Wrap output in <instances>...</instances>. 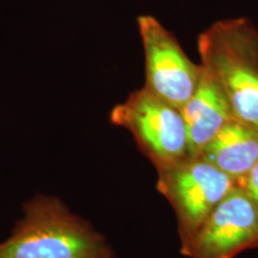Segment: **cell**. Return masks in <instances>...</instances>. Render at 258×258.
<instances>
[{
  "instance_id": "obj_2",
  "label": "cell",
  "mask_w": 258,
  "mask_h": 258,
  "mask_svg": "<svg viewBox=\"0 0 258 258\" xmlns=\"http://www.w3.org/2000/svg\"><path fill=\"white\" fill-rule=\"evenodd\" d=\"M198 50L234 118L258 127V28L245 17L219 19L199 35Z\"/></svg>"
},
{
  "instance_id": "obj_5",
  "label": "cell",
  "mask_w": 258,
  "mask_h": 258,
  "mask_svg": "<svg viewBox=\"0 0 258 258\" xmlns=\"http://www.w3.org/2000/svg\"><path fill=\"white\" fill-rule=\"evenodd\" d=\"M137 24L145 56L144 88L182 110L198 88L201 66L154 16H139Z\"/></svg>"
},
{
  "instance_id": "obj_4",
  "label": "cell",
  "mask_w": 258,
  "mask_h": 258,
  "mask_svg": "<svg viewBox=\"0 0 258 258\" xmlns=\"http://www.w3.org/2000/svg\"><path fill=\"white\" fill-rule=\"evenodd\" d=\"M157 189L175 209L180 251L237 183L202 157H186L157 171Z\"/></svg>"
},
{
  "instance_id": "obj_3",
  "label": "cell",
  "mask_w": 258,
  "mask_h": 258,
  "mask_svg": "<svg viewBox=\"0 0 258 258\" xmlns=\"http://www.w3.org/2000/svg\"><path fill=\"white\" fill-rule=\"evenodd\" d=\"M109 118L112 124L132 134L139 150L157 171L189 157L182 111L144 86L116 104Z\"/></svg>"
},
{
  "instance_id": "obj_6",
  "label": "cell",
  "mask_w": 258,
  "mask_h": 258,
  "mask_svg": "<svg viewBox=\"0 0 258 258\" xmlns=\"http://www.w3.org/2000/svg\"><path fill=\"white\" fill-rule=\"evenodd\" d=\"M258 247V208L239 186L217 206L180 251L189 258H235Z\"/></svg>"
},
{
  "instance_id": "obj_9",
  "label": "cell",
  "mask_w": 258,
  "mask_h": 258,
  "mask_svg": "<svg viewBox=\"0 0 258 258\" xmlns=\"http://www.w3.org/2000/svg\"><path fill=\"white\" fill-rule=\"evenodd\" d=\"M238 186L247 194V196L252 200V202L258 208V161L250 170V172L241 179Z\"/></svg>"
},
{
  "instance_id": "obj_1",
  "label": "cell",
  "mask_w": 258,
  "mask_h": 258,
  "mask_svg": "<svg viewBox=\"0 0 258 258\" xmlns=\"http://www.w3.org/2000/svg\"><path fill=\"white\" fill-rule=\"evenodd\" d=\"M0 258H115L105 238L54 196L37 195L0 243Z\"/></svg>"
},
{
  "instance_id": "obj_7",
  "label": "cell",
  "mask_w": 258,
  "mask_h": 258,
  "mask_svg": "<svg viewBox=\"0 0 258 258\" xmlns=\"http://www.w3.org/2000/svg\"><path fill=\"white\" fill-rule=\"evenodd\" d=\"M188 135L189 157H200L203 148L234 116L227 97L201 67L198 88L182 110Z\"/></svg>"
},
{
  "instance_id": "obj_8",
  "label": "cell",
  "mask_w": 258,
  "mask_h": 258,
  "mask_svg": "<svg viewBox=\"0 0 258 258\" xmlns=\"http://www.w3.org/2000/svg\"><path fill=\"white\" fill-rule=\"evenodd\" d=\"M200 157L239 185L258 161V127L233 118L209 141Z\"/></svg>"
}]
</instances>
